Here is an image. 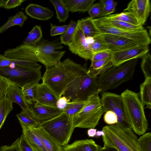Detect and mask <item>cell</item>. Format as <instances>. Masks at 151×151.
Masks as SVG:
<instances>
[{
  "label": "cell",
  "instance_id": "6da1fadb",
  "mask_svg": "<svg viewBox=\"0 0 151 151\" xmlns=\"http://www.w3.org/2000/svg\"><path fill=\"white\" fill-rule=\"evenodd\" d=\"M63 47L60 38L52 40L42 38L34 45L23 43L15 48L8 49L3 55L8 58L39 62L47 68L60 61L65 52L61 50Z\"/></svg>",
  "mask_w": 151,
  "mask_h": 151
},
{
  "label": "cell",
  "instance_id": "7a4b0ae2",
  "mask_svg": "<svg viewBox=\"0 0 151 151\" xmlns=\"http://www.w3.org/2000/svg\"><path fill=\"white\" fill-rule=\"evenodd\" d=\"M87 69L86 65H81L70 58L46 68L42 76L43 84L59 98L69 84L80 74Z\"/></svg>",
  "mask_w": 151,
  "mask_h": 151
},
{
  "label": "cell",
  "instance_id": "3957f363",
  "mask_svg": "<svg viewBox=\"0 0 151 151\" xmlns=\"http://www.w3.org/2000/svg\"><path fill=\"white\" fill-rule=\"evenodd\" d=\"M120 95L127 124L135 133L143 135L147 129L148 123L139 94L126 89Z\"/></svg>",
  "mask_w": 151,
  "mask_h": 151
},
{
  "label": "cell",
  "instance_id": "277c9868",
  "mask_svg": "<svg viewBox=\"0 0 151 151\" xmlns=\"http://www.w3.org/2000/svg\"><path fill=\"white\" fill-rule=\"evenodd\" d=\"M103 148L111 147L118 151H141L138 138L129 127L120 124L104 127Z\"/></svg>",
  "mask_w": 151,
  "mask_h": 151
},
{
  "label": "cell",
  "instance_id": "5b68a950",
  "mask_svg": "<svg viewBox=\"0 0 151 151\" xmlns=\"http://www.w3.org/2000/svg\"><path fill=\"white\" fill-rule=\"evenodd\" d=\"M137 58L127 61L117 67L113 66L97 78L99 93L114 89L132 79Z\"/></svg>",
  "mask_w": 151,
  "mask_h": 151
},
{
  "label": "cell",
  "instance_id": "8992f818",
  "mask_svg": "<svg viewBox=\"0 0 151 151\" xmlns=\"http://www.w3.org/2000/svg\"><path fill=\"white\" fill-rule=\"evenodd\" d=\"M87 70L78 75L69 84L62 96L67 97L70 101L86 102L95 94L99 93L97 77L91 76Z\"/></svg>",
  "mask_w": 151,
  "mask_h": 151
},
{
  "label": "cell",
  "instance_id": "52a82bcc",
  "mask_svg": "<svg viewBox=\"0 0 151 151\" xmlns=\"http://www.w3.org/2000/svg\"><path fill=\"white\" fill-rule=\"evenodd\" d=\"M38 127L62 147L68 145L75 129L73 117L63 112L53 118L40 123Z\"/></svg>",
  "mask_w": 151,
  "mask_h": 151
},
{
  "label": "cell",
  "instance_id": "ba28073f",
  "mask_svg": "<svg viewBox=\"0 0 151 151\" xmlns=\"http://www.w3.org/2000/svg\"><path fill=\"white\" fill-rule=\"evenodd\" d=\"M42 65L36 67L10 65L0 68V76L22 88L31 84H38L42 79Z\"/></svg>",
  "mask_w": 151,
  "mask_h": 151
},
{
  "label": "cell",
  "instance_id": "9c48e42d",
  "mask_svg": "<svg viewBox=\"0 0 151 151\" xmlns=\"http://www.w3.org/2000/svg\"><path fill=\"white\" fill-rule=\"evenodd\" d=\"M99 93L93 96L78 114L73 117L74 128H95L104 113Z\"/></svg>",
  "mask_w": 151,
  "mask_h": 151
},
{
  "label": "cell",
  "instance_id": "30bf717a",
  "mask_svg": "<svg viewBox=\"0 0 151 151\" xmlns=\"http://www.w3.org/2000/svg\"><path fill=\"white\" fill-rule=\"evenodd\" d=\"M101 100L104 112L111 111L116 115L118 121L116 124L129 127L126 121L121 95L105 91L102 93Z\"/></svg>",
  "mask_w": 151,
  "mask_h": 151
},
{
  "label": "cell",
  "instance_id": "8fae6325",
  "mask_svg": "<svg viewBox=\"0 0 151 151\" xmlns=\"http://www.w3.org/2000/svg\"><path fill=\"white\" fill-rule=\"evenodd\" d=\"M94 22L101 33L113 34L125 37L143 45L148 46L151 43L150 37L147 30L145 29L140 30H127L103 25Z\"/></svg>",
  "mask_w": 151,
  "mask_h": 151
},
{
  "label": "cell",
  "instance_id": "7c38bea8",
  "mask_svg": "<svg viewBox=\"0 0 151 151\" xmlns=\"http://www.w3.org/2000/svg\"><path fill=\"white\" fill-rule=\"evenodd\" d=\"M149 51L148 46L138 44L129 48L112 51L113 65L117 67L129 60L142 58Z\"/></svg>",
  "mask_w": 151,
  "mask_h": 151
},
{
  "label": "cell",
  "instance_id": "4fadbf2b",
  "mask_svg": "<svg viewBox=\"0 0 151 151\" xmlns=\"http://www.w3.org/2000/svg\"><path fill=\"white\" fill-rule=\"evenodd\" d=\"M67 45L72 53L86 60H91L93 55L86 37L78 25L71 40Z\"/></svg>",
  "mask_w": 151,
  "mask_h": 151
},
{
  "label": "cell",
  "instance_id": "5bb4252c",
  "mask_svg": "<svg viewBox=\"0 0 151 151\" xmlns=\"http://www.w3.org/2000/svg\"><path fill=\"white\" fill-rule=\"evenodd\" d=\"M92 38L106 45L108 50L111 51L120 50L139 44L130 39L109 34L101 33Z\"/></svg>",
  "mask_w": 151,
  "mask_h": 151
},
{
  "label": "cell",
  "instance_id": "9a60e30c",
  "mask_svg": "<svg viewBox=\"0 0 151 151\" xmlns=\"http://www.w3.org/2000/svg\"><path fill=\"white\" fill-rule=\"evenodd\" d=\"M151 11L149 0H132L128 3L124 11L131 13L139 25H144L149 17Z\"/></svg>",
  "mask_w": 151,
  "mask_h": 151
},
{
  "label": "cell",
  "instance_id": "2e32d148",
  "mask_svg": "<svg viewBox=\"0 0 151 151\" xmlns=\"http://www.w3.org/2000/svg\"><path fill=\"white\" fill-rule=\"evenodd\" d=\"M28 105L31 115L40 123L53 118L63 112V110L57 107L44 105L36 102Z\"/></svg>",
  "mask_w": 151,
  "mask_h": 151
},
{
  "label": "cell",
  "instance_id": "e0dca14e",
  "mask_svg": "<svg viewBox=\"0 0 151 151\" xmlns=\"http://www.w3.org/2000/svg\"><path fill=\"white\" fill-rule=\"evenodd\" d=\"M58 98L46 86L38 83L37 86L35 102L40 104L56 107Z\"/></svg>",
  "mask_w": 151,
  "mask_h": 151
},
{
  "label": "cell",
  "instance_id": "ac0fdd59",
  "mask_svg": "<svg viewBox=\"0 0 151 151\" xmlns=\"http://www.w3.org/2000/svg\"><path fill=\"white\" fill-rule=\"evenodd\" d=\"M25 11L31 17L42 21L50 19L54 14L53 12L47 7L34 4H29Z\"/></svg>",
  "mask_w": 151,
  "mask_h": 151
},
{
  "label": "cell",
  "instance_id": "d6986e66",
  "mask_svg": "<svg viewBox=\"0 0 151 151\" xmlns=\"http://www.w3.org/2000/svg\"><path fill=\"white\" fill-rule=\"evenodd\" d=\"M102 147L92 139L76 140L63 147V151H99Z\"/></svg>",
  "mask_w": 151,
  "mask_h": 151
},
{
  "label": "cell",
  "instance_id": "ffe728a7",
  "mask_svg": "<svg viewBox=\"0 0 151 151\" xmlns=\"http://www.w3.org/2000/svg\"><path fill=\"white\" fill-rule=\"evenodd\" d=\"M30 129L40 139L47 151H63V147L42 128L38 127Z\"/></svg>",
  "mask_w": 151,
  "mask_h": 151
},
{
  "label": "cell",
  "instance_id": "44dd1931",
  "mask_svg": "<svg viewBox=\"0 0 151 151\" xmlns=\"http://www.w3.org/2000/svg\"><path fill=\"white\" fill-rule=\"evenodd\" d=\"M93 20L103 25L127 30H140L145 29L142 26L135 25L122 21L111 20L108 18L107 16L94 19Z\"/></svg>",
  "mask_w": 151,
  "mask_h": 151
},
{
  "label": "cell",
  "instance_id": "7402d4cb",
  "mask_svg": "<svg viewBox=\"0 0 151 151\" xmlns=\"http://www.w3.org/2000/svg\"><path fill=\"white\" fill-rule=\"evenodd\" d=\"M7 97L12 103L18 104L22 110L30 111V108L25 100L21 88L12 83L7 90Z\"/></svg>",
  "mask_w": 151,
  "mask_h": 151
},
{
  "label": "cell",
  "instance_id": "603a6c76",
  "mask_svg": "<svg viewBox=\"0 0 151 151\" xmlns=\"http://www.w3.org/2000/svg\"><path fill=\"white\" fill-rule=\"evenodd\" d=\"M113 66L111 58L91 62L88 73L91 77L97 78L104 73Z\"/></svg>",
  "mask_w": 151,
  "mask_h": 151
},
{
  "label": "cell",
  "instance_id": "cb8c5ba5",
  "mask_svg": "<svg viewBox=\"0 0 151 151\" xmlns=\"http://www.w3.org/2000/svg\"><path fill=\"white\" fill-rule=\"evenodd\" d=\"M69 12L84 13L88 11L96 0H62Z\"/></svg>",
  "mask_w": 151,
  "mask_h": 151
},
{
  "label": "cell",
  "instance_id": "d4e9b609",
  "mask_svg": "<svg viewBox=\"0 0 151 151\" xmlns=\"http://www.w3.org/2000/svg\"><path fill=\"white\" fill-rule=\"evenodd\" d=\"M77 23L86 37H92L101 33L95 24L93 19L90 17L78 20Z\"/></svg>",
  "mask_w": 151,
  "mask_h": 151
},
{
  "label": "cell",
  "instance_id": "484cf974",
  "mask_svg": "<svg viewBox=\"0 0 151 151\" xmlns=\"http://www.w3.org/2000/svg\"><path fill=\"white\" fill-rule=\"evenodd\" d=\"M10 65L36 67L40 65L35 61L8 58L0 55V68Z\"/></svg>",
  "mask_w": 151,
  "mask_h": 151
},
{
  "label": "cell",
  "instance_id": "4316f807",
  "mask_svg": "<svg viewBox=\"0 0 151 151\" xmlns=\"http://www.w3.org/2000/svg\"><path fill=\"white\" fill-rule=\"evenodd\" d=\"M140 100L144 106L150 109L151 108V77L145 78L140 86Z\"/></svg>",
  "mask_w": 151,
  "mask_h": 151
},
{
  "label": "cell",
  "instance_id": "83f0119b",
  "mask_svg": "<svg viewBox=\"0 0 151 151\" xmlns=\"http://www.w3.org/2000/svg\"><path fill=\"white\" fill-rule=\"evenodd\" d=\"M28 17L22 11L18 12L14 16L10 17L6 23L0 27V33H3L11 27L18 25L22 27Z\"/></svg>",
  "mask_w": 151,
  "mask_h": 151
},
{
  "label": "cell",
  "instance_id": "f1b7e54d",
  "mask_svg": "<svg viewBox=\"0 0 151 151\" xmlns=\"http://www.w3.org/2000/svg\"><path fill=\"white\" fill-rule=\"evenodd\" d=\"M17 116L22 130L37 127L40 123L33 118L29 111L22 110Z\"/></svg>",
  "mask_w": 151,
  "mask_h": 151
},
{
  "label": "cell",
  "instance_id": "f546056e",
  "mask_svg": "<svg viewBox=\"0 0 151 151\" xmlns=\"http://www.w3.org/2000/svg\"><path fill=\"white\" fill-rule=\"evenodd\" d=\"M22 134L34 151H47L40 139L30 129L22 130Z\"/></svg>",
  "mask_w": 151,
  "mask_h": 151
},
{
  "label": "cell",
  "instance_id": "4dcf8cb0",
  "mask_svg": "<svg viewBox=\"0 0 151 151\" xmlns=\"http://www.w3.org/2000/svg\"><path fill=\"white\" fill-rule=\"evenodd\" d=\"M49 1L54 7L56 13L57 18L59 22H64L69 17L68 10L62 0H50Z\"/></svg>",
  "mask_w": 151,
  "mask_h": 151
},
{
  "label": "cell",
  "instance_id": "1f68e13d",
  "mask_svg": "<svg viewBox=\"0 0 151 151\" xmlns=\"http://www.w3.org/2000/svg\"><path fill=\"white\" fill-rule=\"evenodd\" d=\"M42 37V32L40 26L36 25L29 33L23 42V44L29 45L36 44Z\"/></svg>",
  "mask_w": 151,
  "mask_h": 151
},
{
  "label": "cell",
  "instance_id": "d6a6232c",
  "mask_svg": "<svg viewBox=\"0 0 151 151\" xmlns=\"http://www.w3.org/2000/svg\"><path fill=\"white\" fill-rule=\"evenodd\" d=\"M12 103L7 97L0 103V129L8 115L13 109Z\"/></svg>",
  "mask_w": 151,
  "mask_h": 151
},
{
  "label": "cell",
  "instance_id": "836d02e7",
  "mask_svg": "<svg viewBox=\"0 0 151 151\" xmlns=\"http://www.w3.org/2000/svg\"><path fill=\"white\" fill-rule=\"evenodd\" d=\"M38 84H31L21 88L25 100L28 105L32 104L35 102V96Z\"/></svg>",
  "mask_w": 151,
  "mask_h": 151
},
{
  "label": "cell",
  "instance_id": "e575fe53",
  "mask_svg": "<svg viewBox=\"0 0 151 151\" xmlns=\"http://www.w3.org/2000/svg\"><path fill=\"white\" fill-rule=\"evenodd\" d=\"M107 17L111 20L122 21L134 25H139L134 16L129 12H124L120 13L110 14Z\"/></svg>",
  "mask_w": 151,
  "mask_h": 151
},
{
  "label": "cell",
  "instance_id": "d590c367",
  "mask_svg": "<svg viewBox=\"0 0 151 151\" xmlns=\"http://www.w3.org/2000/svg\"><path fill=\"white\" fill-rule=\"evenodd\" d=\"M86 102L70 101L63 110V111L69 116L73 117L81 110Z\"/></svg>",
  "mask_w": 151,
  "mask_h": 151
},
{
  "label": "cell",
  "instance_id": "8d00e7d4",
  "mask_svg": "<svg viewBox=\"0 0 151 151\" xmlns=\"http://www.w3.org/2000/svg\"><path fill=\"white\" fill-rule=\"evenodd\" d=\"M68 25V27L65 32L60 36V38L62 44L66 45L70 41L74 35L78 24L71 19Z\"/></svg>",
  "mask_w": 151,
  "mask_h": 151
},
{
  "label": "cell",
  "instance_id": "74e56055",
  "mask_svg": "<svg viewBox=\"0 0 151 151\" xmlns=\"http://www.w3.org/2000/svg\"><path fill=\"white\" fill-rule=\"evenodd\" d=\"M141 151H151V133L144 134L138 139Z\"/></svg>",
  "mask_w": 151,
  "mask_h": 151
},
{
  "label": "cell",
  "instance_id": "f35d334b",
  "mask_svg": "<svg viewBox=\"0 0 151 151\" xmlns=\"http://www.w3.org/2000/svg\"><path fill=\"white\" fill-rule=\"evenodd\" d=\"M141 67L145 78L151 77V56L148 53L142 58Z\"/></svg>",
  "mask_w": 151,
  "mask_h": 151
},
{
  "label": "cell",
  "instance_id": "ab89813d",
  "mask_svg": "<svg viewBox=\"0 0 151 151\" xmlns=\"http://www.w3.org/2000/svg\"><path fill=\"white\" fill-rule=\"evenodd\" d=\"M12 83L8 80L0 76V103L7 97V90Z\"/></svg>",
  "mask_w": 151,
  "mask_h": 151
},
{
  "label": "cell",
  "instance_id": "60d3db41",
  "mask_svg": "<svg viewBox=\"0 0 151 151\" xmlns=\"http://www.w3.org/2000/svg\"><path fill=\"white\" fill-rule=\"evenodd\" d=\"M103 7L99 2L93 4L88 11L90 17L93 19L100 18Z\"/></svg>",
  "mask_w": 151,
  "mask_h": 151
},
{
  "label": "cell",
  "instance_id": "b9f144b4",
  "mask_svg": "<svg viewBox=\"0 0 151 151\" xmlns=\"http://www.w3.org/2000/svg\"><path fill=\"white\" fill-rule=\"evenodd\" d=\"M89 45L93 55L102 51L109 50L106 45L95 39H93Z\"/></svg>",
  "mask_w": 151,
  "mask_h": 151
},
{
  "label": "cell",
  "instance_id": "7bdbcfd3",
  "mask_svg": "<svg viewBox=\"0 0 151 151\" xmlns=\"http://www.w3.org/2000/svg\"><path fill=\"white\" fill-rule=\"evenodd\" d=\"M50 25V35L52 36L63 34L67 29L69 26L68 25L58 26L55 25H53L51 23Z\"/></svg>",
  "mask_w": 151,
  "mask_h": 151
},
{
  "label": "cell",
  "instance_id": "ee69618b",
  "mask_svg": "<svg viewBox=\"0 0 151 151\" xmlns=\"http://www.w3.org/2000/svg\"><path fill=\"white\" fill-rule=\"evenodd\" d=\"M112 55V51L109 50H105L94 54L91 60V62L111 58Z\"/></svg>",
  "mask_w": 151,
  "mask_h": 151
},
{
  "label": "cell",
  "instance_id": "f6af8a7d",
  "mask_svg": "<svg viewBox=\"0 0 151 151\" xmlns=\"http://www.w3.org/2000/svg\"><path fill=\"white\" fill-rule=\"evenodd\" d=\"M104 122L109 125L116 124L118 121L117 117L116 114L111 111L105 112L104 117Z\"/></svg>",
  "mask_w": 151,
  "mask_h": 151
},
{
  "label": "cell",
  "instance_id": "bcb514c9",
  "mask_svg": "<svg viewBox=\"0 0 151 151\" xmlns=\"http://www.w3.org/2000/svg\"><path fill=\"white\" fill-rule=\"evenodd\" d=\"M19 146L20 151H34L23 134L19 138Z\"/></svg>",
  "mask_w": 151,
  "mask_h": 151
},
{
  "label": "cell",
  "instance_id": "7dc6e473",
  "mask_svg": "<svg viewBox=\"0 0 151 151\" xmlns=\"http://www.w3.org/2000/svg\"><path fill=\"white\" fill-rule=\"evenodd\" d=\"M0 151H20L19 146V138L11 145H4L0 148Z\"/></svg>",
  "mask_w": 151,
  "mask_h": 151
},
{
  "label": "cell",
  "instance_id": "c3c4849f",
  "mask_svg": "<svg viewBox=\"0 0 151 151\" xmlns=\"http://www.w3.org/2000/svg\"><path fill=\"white\" fill-rule=\"evenodd\" d=\"M117 4V3L111 5L103 6L100 18L107 16L114 13Z\"/></svg>",
  "mask_w": 151,
  "mask_h": 151
},
{
  "label": "cell",
  "instance_id": "681fc988",
  "mask_svg": "<svg viewBox=\"0 0 151 151\" xmlns=\"http://www.w3.org/2000/svg\"><path fill=\"white\" fill-rule=\"evenodd\" d=\"M25 0H8L5 5L4 8L7 9H9L21 6Z\"/></svg>",
  "mask_w": 151,
  "mask_h": 151
},
{
  "label": "cell",
  "instance_id": "f907efd6",
  "mask_svg": "<svg viewBox=\"0 0 151 151\" xmlns=\"http://www.w3.org/2000/svg\"><path fill=\"white\" fill-rule=\"evenodd\" d=\"M70 101L67 97L62 96L58 99L56 102V107L59 109L63 110Z\"/></svg>",
  "mask_w": 151,
  "mask_h": 151
},
{
  "label": "cell",
  "instance_id": "816d5d0a",
  "mask_svg": "<svg viewBox=\"0 0 151 151\" xmlns=\"http://www.w3.org/2000/svg\"><path fill=\"white\" fill-rule=\"evenodd\" d=\"M99 2L103 6L111 5L117 3L113 0H101L99 1Z\"/></svg>",
  "mask_w": 151,
  "mask_h": 151
},
{
  "label": "cell",
  "instance_id": "f5cc1de1",
  "mask_svg": "<svg viewBox=\"0 0 151 151\" xmlns=\"http://www.w3.org/2000/svg\"><path fill=\"white\" fill-rule=\"evenodd\" d=\"M96 129L95 128H90L87 131V133L88 136L90 137H95Z\"/></svg>",
  "mask_w": 151,
  "mask_h": 151
},
{
  "label": "cell",
  "instance_id": "db71d44e",
  "mask_svg": "<svg viewBox=\"0 0 151 151\" xmlns=\"http://www.w3.org/2000/svg\"><path fill=\"white\" fill-rule=\"evenodd\" d=\"M99 151H118L115 148L111 147L104 148L102 147Z\"/></svg>",
  "mask_w": 151,
  "mask_h": 151
},
{
  "label": "cell",
  "instance_id": "11a10c76",
  "mask_svg": "<svg viewBox=\"0 0 151 151\" xmlns=\"http://www.w3.org/2000/svg\"><path fill=\"white\" fill-rule=\"evenodd\" d=\"M104 134V132L102 130L101 131L98 130L96 132L95 137H99L101 136H103Z\"/></svg>",
  "mask_w": 151,
  "mask_h": 151
},
{
  "label": "cell",
  "instance_id": "9f6ffc18",
  "mask_svg": "<svg viewBox=\"0 0 151 151\" xmlns=\"http://www.w3.org/2000/svg\"><path fill=\"white\" fill-rule=\"evenodd\" d=\"M6 1L7 0H0V8L4 7Z\"/></svg>",
  "mask_w": 151,
  "mask_h": 151
}]
</instances>
